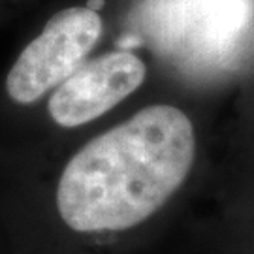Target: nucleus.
<instances>
[{
  "label": "nucleus",
  "mask_w": 254,
  "mask_h": 254,
  "mask_svg": "<svg viewBox=\"0 0 254 254\" xmlns=\"http://www.w3.org/2000/svg\"><path fill=\"white\" fill-rule=\"evenodd\" d=\"M201 158L198 121L175 102H153L92 137L64 166L57 209L79 234L127 232L181 198Z\"/></svg>",
  "instance_id": "nucleus-1"
},
{
  "label": "nucleus",
  "mask_w": 254,
  "mask_h": 254,
  "mask_svg": "<svg viewBox=\"0 0 254 254\" xmlns=\"http://www.w3.org/2000/svg\"><path fill=\"white\" fill-rule=\"evenodd\" d=\"M100 36L102 17L96 9L87 6L61 9L9 68L8 96L21 106L44 98L85 63Z\"/></svg>",
  "instance_id": "nucleus-2"
},
{
  "label": "nucleus",
  "mask_w": 254,
  "mask_h": 254,
  "mask_svg": "<svg viewBox=\"0 0 254 254\" xmlns=\"http://www.w3.org/2000/svg\"><path fill=\"white\" fill-rule=\"evenodd\" d=\"M147 79L145 61L134 51H111L83 63L47 102L59 127L77 128L102 117L137 92Z\"/></svg>",
  "instance_id": "nucleus-3"
},
{
  "label": "nucleus",
  "mask_w": 254,
  "mask_h": 254,
  "mask_svg": "<svg viewBox=\"0 0 254 254\" xmlns=\"http://www.w3.org/2000/svg\"><path fill=\"white\" fill-rule=\"evenodd\" d=\"M254 164V73L243 83L237 117V168Z\"/></svg>",
  "instance_id": "nucleus-4"
},
{
  "label": "nucleus",
  "mask_w": 254,
  "mask_h": 254,
  "mask_svg": "<svg viewBox=\"0 0 254 254\" xmlns=\"http://www.w3.org/2000/svg\"><path fill=\"white\" fill-rule=\"evenodd\" d=\"M230 254H254V215H232Z\"/></svg>",
  "instance_id": "nucleus-5"
},
{
  "label": "nucleus",
  "mask_w": 254,
  "mask_h": 254,
  "mask_svg": "<svg viewBox=\"0 0 254 254\" xmlns=\"http://www.w3.org/2000/svg\"><path fill=\"white\" fill-rule=\"evenodd\" d=\"M232 215H254V164L237 168Z\"/></svg>",
  "instance_id": "nucleus-6"
}]
</instances>
